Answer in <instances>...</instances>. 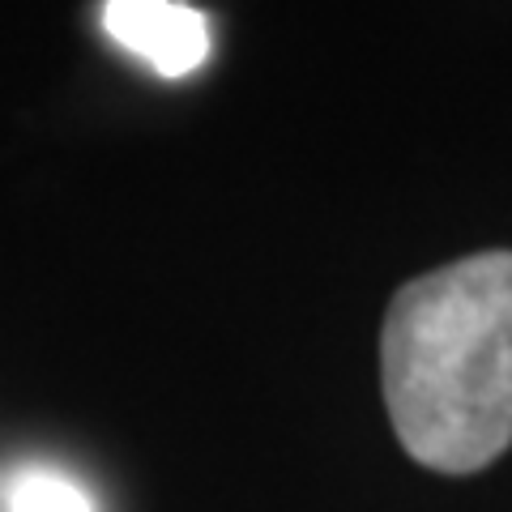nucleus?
Returning a JSON list of instances; mask_svg holds the SVG:
<instances>
[{
  "mask_svg": "<svg viewBox=\"0 0 512 512\" xmlns=\"http://www.w3.org/2000/svg\"><path fill=\"white\" fill-rule=\"evenodd\" d=\"M384 406L427 470L474 474L512 444V252L406 282L380 333Z\"/></svg>",
  "mask_w": 512,
  "mask_h": 512,
  "instance_id": "obj_1",
  "label": "nucleus"
},
{
  "mask_svg": "<svg viewBox=\"0 0 512 512\" xmlns=\"http://www.w3.org/2000/svg\"><path fill=\"white\" fill-rule=\"evenodd\" d=\"M99 18L124 52L141 56L167 82H180L210 60V22L180 0H107Z\"/></svg>",
  "mask_w": 512,
  "mask_h": 512,
  "instance_id": "obj_2",
  "label": "nucleus"
},
{
  "mask_svg": "<svg viewBox=\"0 0 512 512\" xmlns=\"http://www.w3.org/2000/svg\"><path fill=\"white\" fill-rule=\"evenodd\" d=\"M9 512H94L86 487L64 470L30 466L9 483Z\"/></svg>",
  "mask_w": 512,
  "mask_h": 512,
  "instance_id": "obj_3",
  "label": "nucleus"
}]
</instances>
